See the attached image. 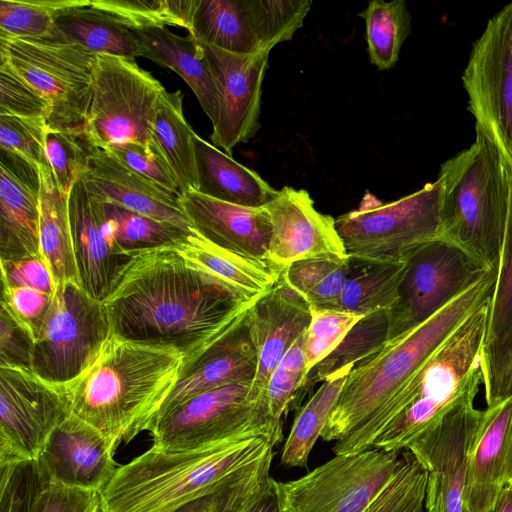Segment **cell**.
I'll return each instance as SVG.
<instances>
[{"mask_svg":"<svg viewBox=\"0 0 512 512\" xmlns=\"http://www.w3.org/2000/svg\"><path fill=\"white\" fill-rule=\"evenodd\" d=\"M256 300L176 247H162L132 255L103 303L112 335L174 348L185 362L239 323Z\"/></svg>","mask_w":512,"mask_h":512,"instance_id":"6da1fadb","label":"cell"},{"mask_svg":"<svg viewBox=\"0 0 512 512\" xmlns=\"http://www.w3.org/2000/svg\"><path fill=\"white\" fill-rule=\"evenodd\" d=\"M490 301L451 334L361 432L335 443L334 454L370 448L408 449L454 408L474 403L483 383V347Z\"/></svg>","mask_w":512,"mask_h":512,"instance_id":"7a4b0ae2","label":"cell"},{"mask_svg":"<svg viewBox=\"0 0 512 512\" xmlns=\"http://www.w3.org/2000/svg\"><path fill=\"white\" fill-rule=\"evenodd\" d=\"M184 362L176 349L111 335L93 363L68 384L72 413L118 447L148 431Z\"/></svg>","mask_w":512,"mask_h":512,"instance_id":"3957f363","label":"cell"},{"mask_svg":"<svg viewBox=\"0 0 512 512\" xmlns=\"http://www.w3.org/2000/svg\"><path fill=\"white\" fill-rule=\"evenodd\" d=\"M496 279L497 269L487 271L431 318L357 363L346 378L321 438L342 443L361 432L451 334L491 300Z\"/></svg>","mask_w":512,"mask_h":512,"instance_id":"277c9868","label":"cell"},{"mask_svg":"<svg viewBox=\"0 0 512 512\" xmlns=\"http://www.w3.org/2000/svg\"><path fill=\"white\" fill-rule=\"evenodd\" d=\"M427 482L409 449L370 448L277 481V491L282 512H426Z\"/></svg>","mask_w":512,"mask_h":512,"instance_id":"5b68a950","label":"cell"},{"mask_svg":"<svg viewBox=\"0 0 512 512\" xmlns=\"http://www.w3.org/2000/svg\"><path fill=\"white\" fill-rule=\"evenodd\" d=\"M273 447L263 437L177 452L151 446L118 466L99 493L100 512H169L214 492Z\"/></svg>","mask_w":512,"mask_h":512,"instance_id":"8992f818","label":"cell"},{"mask_svg":"<svg viewBox=\"0 0 512 512\" xmlns=\"http://www.w3.org/2000/svg\"><path fill=\"white\" fill-rule=\"evenodd\" d=\"M472 145L441 165V238L459 246L486 269H497L506 225L508 185L501 151L475 124Z\"/></svg>","mask_w":512,"mask_h":512,"instance_id":"52a82bcc","label":"cell"},{"mask_svg":"<svg viewBox=\"0 0 512 512\" xmlns=\"http://www.w3.org/2000/svg\"><path fill=\"white\" fill-rule=\"evenodd\" d=\"M251 383H235L198 394L156 419L148 430L152 447L177 452L263 437L283 439V421L270 413L267 396L251 399Z\"/></svg>","mask_w":512,"mask_h":512,"instance_id":"ba28073f","label":"cell"},{"mask_svg":"<svg viewBox=\"0 0 512 512\" xmlns=\"http://www.w3.org/2000/svg\"><path fill=\"white\" fill-rule=\"evenodd\" d=\"M442 204L439 178L388 203L367 191L358 208L338 216L335 225L350 258L403 261L415 248L441 237Z\"/></svg>","mask_w":512,"mask_h":512,"instance_id":"9c48e42d","label":"cell"},{"mask_svg":"<svg viewBox=\"0 0 512 512\" xmlns=\"http://www.w3.org/2000/svg\"><path fill=\"white\" fill-rule=\"evenodd\" d=\"M97 56L63 41L0 39V61H6L47 101L50 131L83 133Z\"/></svg>","mask_w":512,"mask_h":512,"instance_id":"30bf717a","label":"cell"},{"mask_svg":"<svg viewBox=\"0 0 512 512\" xmlns=\"http://www.w3.org/2000/svg\"><path fill=\"white\" fill-rule=\"evenodd\" d=\"M163 85L135 59L98 55L83 139L91 148L149 144Z\"/></svg>","mask_w":512,"mask_h":512,"instance_id":"8fae6325","label":"cell"},{"mask_svg":"<svg viewBox=\"0 0 512 512\" xmlns=\"http://www.w3.org/2000/svg\"><path fill=\"white\" fill-rule=\"evenodd\" d=\"M111 335L103 302L78 283L59 285L35 340L32 371L68 385L93 363Z\"/></svg>","mask_w":512,"mask_h":512,"instance_id":"7c38bea8","label":"cell"},{"mask_svg":"<svg viewBox=\"0 0 512 512\" xmlns=\"http://www.w3.org/2000/svg\"><path fill=\"white\" fill-rule=\"evenodd\" d=\"M404 260L398 296L387 311L386 342L421 325L489 271L441 237L415 248Z\"/></svg>","mask_w":512,"mask_h":512,"instance_id":"4fadbf2b","label":"cell"},{"mask_svg":"<svg viewBox=\"0 0 512 512\" xmlns=\"http://www.w3.org/2000/svg\"><path fill=\"white\" fill-rule=\"evenodd\" d=\"M71 414L68 385L49 382L30 369L0 368V467L37 460Z\"/></svg>","mask_w":512,"mask_h":512,"instance_id":"5bb4252c","label":"cell"},{"mask_svg":"<svg viewBox=\"0 0 512 512\" xmlns=\"http://www.w3.org/2000/svg\"><path fill=\"white\" fill-rule=\"evenodd\" d=\"M462 81L476 123L512 157V2L489 19L473 44Z\"/></svg>","mask_w":512,"mask_h":512,"instance_id":"9a60e30c","label":"cell"},{"mask_svg":"<svg viewBox=\"0 0 512 512\" xmlns=\"http://www.w3.org/2000/svg\"><path fill=\"white\" fill-rule=\"evenodd\" d=\"M482 413L462 404L408 448L428 471L426 512H464L468 453Z\"/></svg>","mask_w":512,"mask_h":512,"instance_id":"2e32d148","label":"cell"},{"mask_svg":"<svg viewBox=\"0 0 512 512\" xmlns=\"http://www.w3.org/2000/svg\"><path fill=\"white\" fill-rule=\"evenodd\" d=\"M199 43L221 92L219 118L210 138L232 157L235 146L250 141L260 128L262 83L271 49L243 55Z\"/></svg>","mask_w":512,"mask_h":512,"instance_id":"e0dca14e","label":"cell"},{"mask_svg":"<svg viewBox=\"0 0 512 512\" xmlns=\"http://www.w3.org/2000/svg\"><path fill=\"white\" fill-rule=\"evenodd\" d=\"M271 221L267 260L286 268L317 257H348L335 219L319 212L308 191L285 186L265 206Z\"/></svg>","mask_w":512,"mask_h":512,"instance_id":"ac0fdd59","label":"cell"},{"mask_svg":"<svg viewBox=\"0 0 512 512\" xmlns=\"http://www.w3.org/2000/svg\"><path fill=\"white\" fill-rule=\"evenodd\" d=\"M116 448L102 432L72 413L53 431L37 462L46 484L100 493L118 468Z\"/></svg>","mask_w":512,"mask_h":512,"instance_id":"d6986e66","label":"cell"},{"mask_svg":"<svg viewBox=\"0 0 512 512\" xmlns=\"http://www.w3.org/2000/svg\"><path fill=\"white\" fill-rule=\"evenodd\" d=\"M311 307L284 280L259 297L248 311L250 335L257 353V370L249 396H266L270 376L291 346L307 331Z\"/></svg>","mask_w":512,"mask_h":512,"instance_id":"ffe728a7","label":"cell"},{"mask_svg":"<svg viewBox=\"0 0 512 512\" xmlns=\"http://www.w3.org/2000/svg\"><path fill=\"white\" fill-rule=\"evenodd\" d=\"M512 482V397L483 411L468 453L465 512H492Z\"/></svg>","mask_w":512,"mask_h":512,"instance_id":"44dd1931","label":"cell"},{"mask_svg":"<svg viewBox=\"0 0 512 512\" xmlns=\"http://www.w3.org/2000/svg\"><path fill=\"white\" fill-rule=\"evenodd\" d=\"M80 179L97 201L193 231L180 196L125 167L104 149L90 147L89 162Z\"/></svg>","mask_w":512,"mask_h":512,"instance_id":"7402d4cb","label":"cell"},{"mask_svg":"<svg viewBox=\"0 0 512 512\" xmlns=\"http://www.w3.org/2000/svg\"><path fill=\"white\" fill-rule=\"evenodd\" d=\"M40 190L39 168L0 148V261L40 254Z\"/></svg>","mask_w":512,"mask_h":512,"instance_id":"603a6c76","label":"cell"},{"mask_svg":"<svg viewBox=\"0 0 512 512\" xmlns=\"http://www.w3.org/2000/svg\"><path fill=\"white\" fill-rule=\"evenodd\" d=\"M256 370L257 353L247 312L239 323L201 353L183 362L174 388L156 419L203 392L235 383H252Z\"/></svg>","mask_w":512,"mask_h":512,"instance_id":"cb8c5ba5","label":"cell"},{"mask_svg":"<svg viewBox=\"0 0 512 512\" xmlns=\"http://www.w3.org/2000/svg\"><path fill=\"white\" fill-rule=\"evenodd\" d=\"M68 210L78 283L91 297L104 302L131 256L116 250L81 179L68 192Z\"/></svg>","mask_w":512,"mask_h":512,"instance_id":"d4e9b609","label":"cell"},{"mask_svg":"<svg viewBox=\"0 0 512 512\" xmlns=\"http://www.w3.org/2000/svg\"><path fill=\"white\" fill-rule=\"evenodd\" d=\"M192 230L230 252L267 260L271 221L265 207L251 208L226 203L189 191L180 197Z\"/></svg>","mask_w":512,"mask_h":512,"instance_id":"484cf974","label":"cell"},{"mask_svg":"<svg viewBox=\"0 0 512 512\" xmlns=\"http://www.w3.org/2000/svg\"><path fill=\"white\" fill-rule=\"evenodd\" d=\"M135 31L141 57L176 72L193 91L214 126L219 118L221 92L200 43L190 34L179 36L167 27Z\"/></svg>","mask_w":512,"mask_h":512,"instance_id":"4316f807","label":"cell"},{"mask_svg":"<svg viewBox=\"0 0 512 512\" xmlns=\"http://www.w3.org/2000/svg\"><path fill=\"white\" fill-rule=\"evenodd\" d=\"M197 192L210 198L244 207L260 208L276 195L257 172L238 163L213 144L194 133Z\"/></svg>","mask_w":512,"mask_h":512,"instance_id":"83f0119b","label":"cell"},{"mask_svg":"<svg viewBox=\"0 0 512 512\" xmlns=\"http://www.w3.org/2000/svg\"><path fill=\"white\" fill-rule=\"evenodd\" d=\"M188 34L235 54L264 49L255 0H198Z\"/></svg>","mask_w":512,"mask_h":512,"instance_id":"f1b7e54d","label":"cell"},{"mask_svg":"<svg viewBox=\"0 0 512 512\" xmlns=\"http://www.w3.org/2000/svg\"><path fill=\"white\" fill-rule=\"evenodd\" d=\"M53 40L78 44L97 55L141 57L136 31L93 6L91 0L58 13Z\"/></svg>","mask_w":512,"mask_h":512,"instance_id":"f546056e","label":"cell"},{"mask_svg":"<svg viewBox=\"0 0 512 512\" xmlns=\"http://www.w3.org/2000/svg\"><path fill=\"white\" fill-rule=\"evenodd\" d=\"M188 260L224 280L249 299H258L281 278L285 268L230 252L207 241L194 231L176 246Z\"/></svg>","mask_w":512,"mask_h":512,"instance_id":"4dcf8cb0","label":"cell"},{"mask_svg":"<svg viewBox=\"0 0 512 512\" xmlns=\"http://www.w3.org/2000/svg\"><path fill=\"white\" fill-rule=\"evenodd\" d=\"M41 178L39 252L49 266L57 286L78 283L68 194L62 193L51 167H39ZM79 284V283H78Z\"/></svg>","mask_w":512,"mask_h":512,"instance_id":"1f68e13d","label":"cell"},{"mask_svg":"<svg viewBox=\"0 0 512 512\" xmlns=\"http://www.w3.org/2000/svg\"><path fill=\"white\" fill-rule=\"evenodd\" d=\"M194 133L184 115L182 92L166 90L157 109L150 144L172 171L181 196L197 191Z\"/></svg>","mask_w":512,"mask_h":512,"instance_id":"d6a6232c","label":"cell"},{"mask_svg":"<svg viewBox=\"0 0 512 512\" xmlns=\"http://www.w3.org/2000/svg\"><path fill=\"white\" fill-rule=\"evenodd\" d=\"M405 267V260L374 262L349 257L340 311L362 317L388 311L397 299Z\"/></svg>","mask_w":512,"mask_h":512,"instance_id":"836d02e7","label":"cell"},{"mask_svg":"<svg viewBox=\"0 0 512 512\" xmlns=\"http://www.w3.org/2000/svg\"><path fill=\"white\" fill-rule=\"evenodd\" d=\"M92 200L103 217L116 250L121 254L132 256L146 250L176 247L190 234L175 225L143 216L114 204L100 202L93 198Z\"/></svg>","mask_w":512,"mask_h":512,"instance_id":"e575fe53","label":"cell"},{"mask_svg":"<svg viewBox=\"0 0 512 512\" xmlns=\"http://www.w3.org/2000/svg\"><path fill=\"white\" fill-rule=\"evenodd\" d=\"M355 365H348L324 383L297 414L281 455L282 464L305 467L317 439L336 405L346 378Z\"/></svg>","mask_w":512,"mask_h":512,"instance_id":"d590c367","label":"cell"},{"mask_svg":"<svg viewBox=\"0 0 512 512\" xmlns=\"http://www.w3.org/2000/svg\"><path fill=\"white\" fill-rule=\"evenodd\" d=\"M500 151L507 177L508 203L497 279L489 305L483 364L491 360L512 337V157Z\"/></svg>","mask_w":512,"mask_h":512,"instance_id":"8d00e7d4","label":"cell"},{"mask_svg":"<svg viewBox=\"0 0 512 512\" xmlns=\"http://www.w3.org/2000/svg\"><path fill=\"white\" fill-rule=\"evenodd\" d=\"M349 256L317 257L285 268L283 278L311 309L339 310L348 276Z\"/></svg>","mask_w":512,"mask_h":512,"instance_id":"74e56055","label":"cell"},{"mask_svg":"<svg viewBox=\"0 0 512 512\" xmlns=\"http://www.w3.org/2000/svg\"><path fill=\"white\" fill-rule=\"evenodd\" d=\"M366 25L370 61L379 70L392 68L411 30V16L404 0H372L359 13Z\"/></svg>","mask_w":512,"mask_h":512,"instance_id":"f35d334b","label":"cell"},{"mask_svg":"<svg viewBox=\"0 0 512 512\" xmlns=\"http://www.w3.org/2000/svg\"><path fill=\"white\" fill-rule=\"evenodd\" d=\"M85 1L0 0V39L53 40L58 13Z\"/></svg>","mask_w":512,"mask_h":512,"instance_id":"ab89813d","label":"cell"},{"mask_svg":"<svg viewBox=\"0 0 512 512\" xmlns=\"http://www.w3.org/2000/svg\"><path fill=\"white\" fill-rule=\"evenodd\" d=\"M198 0H91L133 30L175 26L191 29Z\"/></svg>","mask_w":512,"mask_h":512,"instance_id":"60d3db41","label":"cell"},{"mask_svg":"<svg viewBox=\"0 0 512 512\" xmlns=\"http://www.w3.org/2000/svg\"><path fill=\"white\" fill-rule=\"evenodd\" d=\"M274 452L245 466L212 493L169 512H241L263 489L270 475Z\"/></svg>","mask_w":512,"mask_h":512,"instance_id":"b9f144b4","label":"cell"},{"mask_svg":"<svg viewBox=\"0 0 512 512\" xmlns=\"http://www.w3.org/2000/svg\"><path fill=\"white\" fill-rule=\"evenodd\" d=\"M387 311H379L361 318L347 333L338 347L307 375L308 381L325 380L341 368L356 365L378 352L386 342Z\"/></svg>","mask_w":512,"mask_h":512,"instance_id":"7bdbcfd3","label":"cell"},{"mask_svg":"<svg viewBox=\"0 0 512 512\" xmlns=\"http://www.w3.org/2000/svg\"><path fill=\"white\" fill-rule=\"evenodd\" d=\"M311 315L304 343L307 375L338 347L350 329L363 318L339 310L311 309Z\"/></svg>","mask_w":512,"mask_h":512,"instance_id":"ee69618b","label":"cell"},{"mask_svg":"<svg viewBox=\"0 0 512 512\" xmlns=\"http://www.w3.org/2000/svg\"><path fill=\"white\" fill-rule=\"evenodd\" d=\"M45 149L59 190L68 194L87 168L90 147L82 134L47 130Z\"/></svg>","mask_w":512,"mask_h":512,"instance_id":"f6af8a7d","label":"cell"},{"mask_svg":"<svg viewBox=\"0 0 512 512\" xmlns=\"http://www.w3.org/2000/svg\"><path fill=\"white\" fill-rule=\"evenodd\" d=\"M306 332L291 346L272 372L266 396L272 417L283 421L296 392L304 386L307 369L304 350Z\"/></svg>","mask_w":512,"mask_h":512,"instance_id":"bcb514c9","label":"cell"},{"mask_svg":"<svg viewBox=\"0 0 512 512\" xmlns=\"http://www.w3.org/2000/svg\"><path fill=\"white\" fill-rule=\"evenodd\" d=\"M310 0H255L264 49L290 40L311 8Z\"/></svg>","mask_w":512,"mask_h":512,"instance_id":"7dc6e473","label":"cell"},{"mask_svg":"<svg viewBox=\"0 0 512 512\" xmlns=\"http://www.w3.org/2000/svg\"><path fill=\"white\" fill-rule=\"evenodd\" d=\"M0 512H32L46 484L37 460L0 467Z\"/></svg>","mask_w":512,"mask_h":512,"instance_id":"c3c4849f","label":"cell"},{"mask_svg":"<svg viewBox=\"0 0 512 512\" xmlns=\"http://www.w3.org/2000/svg\"><path fill=\"white\" fill-rule=\"evenodd\" d=\"M45 119L0 115V148L15 152L32 164L50 167L46 149Z\"/></svg>","mask_w":512,"mask_h":512,"instance_id":"681fc988","label":"cell"},{"mask_svg":"<svg viewBox=\"0 0 512 512\" xmlns=\"http://www.w3.org/2000/svg\"><path fill=\"white\" fill-rule=\"evenodd\" d=\"M49 111L45 98L6 61H0V115L47 120Z\"/></svg>","mask_w":512,"mask_h":512,"instance_id":"f907efd6","label":"cell"},{"mask_svg":"<svg viewBox=\"0 0 512 512\" xmlns=\"http://www.w3.org/2000/svg\"><path fill=\"white\" fill-rule=\"evenodd\" d=\"M104 150L125 167L148 178L166 191L181 196L172 171L150 143L124 142Z\"/></svg>","mask_w":512,"mask_h":512,"instance_id":"816d5d0a","label":"cell"},{"mask_svg":"<svg viewBox=\"0 0 512 512\" xmlns=\"http://www.w3.org/2000/svg\"><path fill=\"white\" fill-rule=\"evenodd\" d=\"M35 338L31 331L1 305L0 368L32 370Z\"/></svg>","mask_w":512,"mask_h":512,"instance_id":"f5cc1de1","label":"cell"},{"mask_svg":"<svg viewBox=\"0 0 512 512\" xmlns=\"http://www.w3.org/2000/svg\"><path fill=\"white\" fill-rule=\"evenodd\" d=\"M52 300L53 296L35 289L2 285L1 305L31 331L35 340Z\"/></svg>","mask_w":512,"mask_h":512,"instance_id":"db71d44e","label":"cell"},{"mask_svg":"<svg viewBox=\"0 0 512 512\" xmlns=\"http://www.w3.org/2000/svg\"><path fill=\"white\" fill-rule=\"evenodd\" d=\"M0 265L3 286L31 288L54 296L57 284L40 254L18 260L0 261Z\"/></svg>","mask_w":512,"mask_h":512,"instance_id":"11a10c76","label":"cell"},{"mask_svg":"<svg viewBox=\"0 0 512 512\" xmlns=\"http://www.w3.org/2000/svg\"><path fill=\"white\" fill-rule=\"evenodd\" d=\"M32 512H100V494L93 490L45 484Z\"/></svg>","mask_w":512,"mask_h":512,"instance_id":"9f6ffc18","label":"cell"},{"mask_svg":"<svg viewBox=\"0 0 512 512\" xmlns=\"http://www.w3.org/2000/svg\"><path fill=\"white\" fill-rule=\"evenodd\" d=\"M483 384L487 407L512 397V337L483 365Z\"/></svg>","mask_w":512,"mask_h":512,"instance_id":"6f0895ef","label":"cell"},{"mask_svg":"<svg viewBox=\"0 0 512 512\" xmlns=\"http://www.w3.org/2000/svg\"><path fill=\"white\" fill-rule=\"evenodd\" d=\"M241 512H282L277 481L269 477L261 492Z\"/></svg>","mask_w":512,"mask_h":512,"instance_id":"680465c9","label":"cell"},{"mask_svg":"<svg viewBox=\"0 0 512 512\" xmlns=\"http://www.w3.org/2000/svg\"><path fill=\"white\" fill-rule=\"evenodd\" d=\"M492 512H512V483L499 494Z\"/></svg>","mask_w":512,"mask_h":512,"instance_id":"91938a15","label":"cell"},{"mask_svg":"<svg viewBox=\"0 0 512 512\" xmlns=\"http://www.w3.org/2000/svg\"><path fill=\"white\" fill-rule=\"evenodd\" d=\"M465 512V511H464Z\"/></svg>","mask_w":512,"mask_h":512,"instance_id":"94428289","label":"cell"},{"mask_svg":"<svg viewBox=\"0 0 512 512\" xmlns=\"http://www.w3.org/2000/svg\"><path fill=\"white\" fill-rule=\"evenodd\" d=\"M512 483V482H511Z\"/></svg>","mask_w":512,"mask_h":512,"instance_id":"6125c7cd","label":"cell"}]
</instances>
